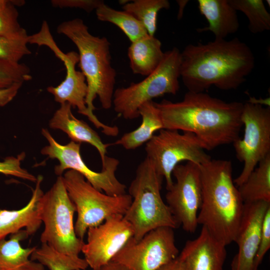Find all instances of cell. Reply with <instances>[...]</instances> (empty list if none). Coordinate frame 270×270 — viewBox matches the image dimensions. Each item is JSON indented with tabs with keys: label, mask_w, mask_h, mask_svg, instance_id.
Instances as JSON below:
<instances>
[{
	"label": "cell",
	"mask_w": 270,
	"mask_h": 270,
	"mask_svg": "<svg viewBox=\"0 0 270 270\" xmlns=\"http://www.w3.org/2000/svg\"><path fill=\"white\" fill-rule=\"evenodd\" d=\"M199 166L202 202L198 224L227 246L234 241L244 208L232 179V164L211 158Z\"/></svg>",
	"instance_id": "cell-3"
},
{
	"label": "cell",
	"mask_w": 270,
	"mask_h": 270,
	"mask_svg": "<svg viewBox=\"0 0 270 270\" xmlns=\"http://www.w3.org/2000/svg\"><path fill=\"white\" fill-rule=\"evenodd\" d=\"M42 180V176L37 177L32 197L24 207L17 210L0 208V240L24 228L29 236L40 228L42 224L40 216V200L44 194L41 188Z\"/></svg>",
	"instance_id": "cell-18"
},
{
	"label": "cell",
	"mask_w": 270,
	"mask_h": 270,
	"mask_svg": "<svg viewBox=\"0 0 270 270\" xmlns=\"http://www.w3.org/2000/svg\"><path fill=\"white\" fill-rule=\"evenodd\" d=\"M28 234L26 230L11 234L8 240H0V270H44V266L30 258L36 246L24 248L20 242Z\"/></svg>",
	"instance_id": "cell-21"
},
{
	"label": "cell",
	"mask_w": 270,
	"mask_h": 270,
	"mask_svg": "<svg viewBox=\"0 0 270 270\" xmlns=\"http://www.w3.org/2000/svg\"><path fill=\"white\" fill-rule=\"evenodd\" d=\"M238 188L244 204L270 202V154L259 162Z\"/></svg>",
	"instance_id": "cell-24"
},
{
	"label": "cell",
	"mask_w": 270,
	"mask_h": 270,
	"mask_svg": "<svg viewBox=\"0 0 270 270\" xmlns=\"http://www.w3.org/2000/svg\"><path fill=\"white\" fill-rule=\"evenodd\" d=\"M226 246L202 226L199 236L186 242L178 258L186 270H222Z\"/></svg>",
	"instance_id": "cell-17"
},
{
	"label": "cell",
	"mask_w": 270,
	"mask_h": 270,
	"mask_svg": "<svg viewBox=\"0 0 270 270\" xmlns=\"http://www.w3.org/2000/svg\"><path fill=\"white\" fill-rule=\"evenodd\" d=\"M24 156L25 154L22 152L16 157L8 156L0 161V173L36 182L37 178L21 166V161Z\"/></svg>",
	"instance_id": "cell-32"
},
{
	"label": "cell",
	"mask_w": 270,
	"mask_h": 270,
	"mask_svg": "<svg viewBox=\"0 0 270 270\" xmlns=\"http://www.w3.org/2000/svg\"><path fill=\"white\" fill-rule=\"evenodd\" d=\"M104 2L101 0H52V5L58 8H78L90 12Z\"/></svg>",
	"instance_id": "cell-34"
},
{
	"label": "cell",
	"mask_w": 270,
	"mask_h": 270,
	"mask_svg": "<svg viewBox=\"0 0 270 270\" xmlns=\"http://www.w3.org/2000/svg\"><path fill=\"white\" fill-rule=\"evenodd\" d=\"M241 120L243 138L234 142L238 159L244 163L241 173L234 182L242 184L260 162L270 154V108L249 102L244 104Z\"/></svg>",
	"instance_id": "cell-12"
},
{
	"label": "cell",
	"mask_w": 270,
	"mask_h": 270,
	"mask_svg": "<svg viewBox=\"0 0 270 270\" xmlns=\"http://www.w3.org/2000/svg\"><path fill=\"white\" fill-rule=\"evenodd\" d=\"M200 165L192 162L179 164L172 173L176 182L166 195V204L186 232L194 233L198 226V211L202 202Z\"/></svg>",
	"instance_id": "cell-14"
},
{
	"label": "cell",
	"mask_w": 270,
	"mask_h": 270,
	"mask_svg": "<svg viewBox=\"0 0 270 270\" xmlns=\"http://www.w3.org/2000/svg\"><path fill=\"white\" fill-rule=\"evenodd\" d=\"M13 0L0 9V36H14L27 35L26 30L18 21V12Z\"/></svg>",
	"instance_id": "cell-31"
},
{
	"label": "cell",
	"mask_w": 270,
	"mask_h": 270,
	"mask_svg": "<svg viewBox=\"0 0 270 270\" xmlns=\"http://www.w3.org/2000/svg\"><path fill=\"white\" fill-rule=\"evenodd\" d=\"M42 134L48 144L41 150L40 152L59 162V164L54 168L56 176H62L65 170H74L82 174L95 188L108 195L116 196L126 194V186L116 176L120 164L118 159L106 156L102 170L95 172L90 169L83 160L80 153L81 144L71 140L66 144H61L46 128H42Z\"/></svg>",
	"instance_id": "cell-11"
},
{
	"label": "cell",
	"mask_w": 270,
	"mask_h": 270,
	"mask_svg": "<svg viewBox=\"0 0 270 270\" xmlns=\"http://www.w3.org/2000/svg\"><path fill=\"white\" fill-rule=\"evenodd\" d=\"M170 8L168 0H134L122 6V10L132 14L144 26L150 36H155L158 12Z\"/></svg>",
	"instance_id": "cell-27"
},
{
	"label": "cell",
	"mask_w": 270,
	"mask_h": 270,
	"mask_svg": "<svg viewBox=\"0 0 270 270\" xmlns=\"http://www.w3.org/2000/svg\"><path fill=\"white\" fill-rule=\"evenodd\" d=\"M40 216L44 224L40 240L55 250L78 256L84 242L76 235L74 216L76 210L69 197L62 176L42 196Z\"/></svg>",
	"instance_id": "cell-7"
},
{
	"label": "cell",
	"mask_w": 270,
	"mask_h": 270,
	"mask_svg": "<svg viewBox=\"0 0 270 270\" xmlns=\"http://www.w3.org/2000/svg\"><path fill=\"white\" fill-rule=\"evenodd\" d=\"M178 254L174 229L162 226L150 231L138 240L131 238L111 261L130 270H158Z\"/></svg>",
	"instance_id": "cell-13"
},
{
	"label": "cell",
	"mask_w": 270,
	"mask_h": 270,
	"mask_svg": "<svg viewBox=\"0 0 270 270\" xmlns=\"http://www.w3.org/2000/svg\"><path fill=\"white\" fill-rule=\"evenodd\" d=\"M163 179L146 157L137 168L128 188L132 201L124 215L132 227L136 240L160 227L174 229L180 226L162 198Z\"/></svg>",
	"instance_id": "cell-5"
},
{
	"label": "cell",
	"mask_w": 270,
	"mask_h": 270,
	"mask_svg": "<svg viewBox=\"0 0 270 270\" xmlns=\"http://www.w3.org/2000/svg\"><path fill=\"white\" fill-rule=\"evenodd\" d=\"M57 32L70 39L78 50V66L88 88L86 106L94 114V101L98 96L102 108L112 106L116 72L111 62L110 42L106 37L92 35L83 20L75 18L60 23Z\"/></svg>",
	"instance_id": "cell-4"
},
{
	"label": "cell",
	"mask_w": 270,
	"mask_h": 270,
	"mask_svg": "<svg viewBox=\"0 0 270 270\" xmlns=\"http://www.w3.org/2000/svg\"><path fill=\"white\" fill-rule=\"evenodd\" d=\"M32 78L30 68L24 64L0 60V89Z\"/></svg>",
	"instance_id": "cell-30"
},
{
	"label": "cell",
	"mask_w": 270,
	"mask_h": 270,
	"mask_svg": "<svg viewBox=\"0 0 270 270\" xmlns=\"http://www.w3.org/2000/svg\"><path fill=\"white\" fill-rule=\"evenodd\" d=\"M86 234L87 241L83 244L81 252L88 266L96 270L112 260L133 236L134 230L124 216L118 214L89 228Z\"/></svg>",
	"instance_id": "cell-15"
},
{
	"label": "cell",
	"mask_w": 270,
	"mask_h": 270,
	"mask_svg": "<svg viewBox=\"0 0 270 270\" xmlns=\"http://www.w3.org/2000/svg\"><path fill=\"white\" fill-rule=\"evenodd\" d=\"M270 202L244 204V208L234 242L238 251L232 263V270H253V263L261 236L262 222Z\"/></svg>",
	"instance_id": "cell-16"
},
{
	"label": "cell",
	"mask_w": 270,
	"mask_h": 270,
	"mask_svg": "<svg viewBox=\"0 0 270 270\" xmlns=\"http://www.w3.org/2000/svg\"><path fill=\"white\" fill-rule=\"evenodd\" d=\"M199 11L208 25L196 30L199 32H210L216 40H225L240 27L237 11L228 0H198Z\"/></svg>",
	"instance_id": "cell-20"
},
{
	"label": "cell",
	"mask_w": 270,
	"mask_h": 270,
	"mask_svg": "<svg viewBox=\"0 0 270 270\" xmlns=\"http://www.w3.org/2000/svg\"><path fill=\"white\" fill-rule=\"evenodd\" d=\"M28 44L48 47L64 64L66 70L64 79L56 86H49L47 91L52 94L54 100L62 104H69L72 108H77L80 114L85 116L98 128L109 135L113 130L112 126L105 124L88 110L86 103L88 88L84 76L77 70L76 65L79 62L78 52L71 51L64 53L56 43L46 22L44 21L37 33L28 36Z\"/></svg>",
	"instance_id": "cell-9"
},
{
	"label": "cell",
	"mask_w": 270,
	"mask_h": 270,
	"mask_svg": "<svg viewBox=\"0 0 270 270\" xmlns=\"http://www.w3.org/2000/svg\"><path fill=\"white\" fill-rule=\"evenodd\" d=\"M142 123L136 129L124 134L112 144L126 150L136 149L148 142L155 132L164 128L160 112L153 100L142 104L138 110Z\"/></svg>",
	"instance_id": "cell-23"
},
{
	"label": "cell",
	"mask_w": 270,
	"mask_h": 270,
	"mask_svg": "<svg viewBox=\"0 0 270 270\" xmlns=\"http://www.w3.org/2000/svg\"><path fill=\"white\" fill-rule=\"evenodd\" d=\"M28 35L0 36V60L19 63L24 56L31 54L28 46Z\"/></svg>",
	"instance_id": "cell-29"
},
{
	"label": "cell",
	"mask_w": 270,
	"mask_h": 270,
	"mask_svg": "<svg viewBox=\"0 0 270 270\" xmlns=\"http://www.w3.org/2000/svg\"><path fill=\"white\" fill-rule=\"evenodd\" d=\"M23 83H16L12 86L0 89V107L10 103L16 96Z\"/></svg>",
	"instance_id": "cell-35"
},
{
	"label": "cell",
	"mask_w": 270,
	"mask_h": 270,
	"mask_svg": "<svg viewBox=\"0 0 270 270\" xmlns=\"http://www.w3.org/2000/svg\"><path fill=\"white\" fill-rule=\"evenodd\" d=\"M158 270H186L177 257L176 259L163 266Z\"/></svg>",
	"instance_id": "cell-36"
},
{
	"label": "cell",
	"mask_w": 270,
	"mask_h": 270,
	"mask_svg": "<svg viewBox=\"0 0 270 270\" xmlns=\"http://www.w3.org/2000/svg\"><path fill=\"white\" fill-rule=\"evenodd\" d=\"M68 103L60 104L49 122L50 128L66 133L72 141L88 143L94 146L100 156L102 166L105 164L108 148L112 144H104L98 134L87 123L78 119L72 114Z\"/></svg>",
	"instance_id": "cell-19"
},
{
	"label": "cell",
	"mask_w": 270,
	"mask_h": 270,
	"mask_svg": "<svg viewBox=\"0 0 270 270\" xmlns=\"http://www.w3.org/2000/svg\"><path fill=\"white\" fill-rule=\"evenodd\" d=\"M8 2V0H0V9L4 8Z\"/></svg>",
	"instance_id": "cell-38"
},
{
	"label": "cell",
	"mask_w": 270,
	"mask_h": 270,
	"mask_svg": "<svg viewBox=\"0 0 270 270\" xmlns=\"http://www.w3.org/2000/svg\"><path fill=\"white\" fill-rule=\"evenodd\" d=\"M180 64L181 52L177 48L164 52L158 68L144 79L114 90V111L125 120L136 119L144 103L166 94L176 95L180 89Z\"/></svg>",
	"instance_id": "cell-6"
},
{
	"label": "cell",
	"mask_w": 270,
	"mask_h": 270,
	"mask_svg": "<svg viewBox=\"0 0 270 270\" xmlns=\"http://www.w3.org/2000/svg\"><path fill=\"white\" fill-rule=\"evenodd\" d=\"M164 128L194 134L206 150L233 144L240 138L244 104L226 102L204 92L188 91L182 100L155 102Z\"/></svg>",
	"instance_id": "cell-1"
},
{
	"label": "cell",
	"mask_w": 270,
	"mask_h": 270,
	"mask_svg": "<svg viewBox=\"0 0 270 270\" xmlns=\"http://www.w3.org/2000/svg\"><path fill=\"white\" fill-rule=\"evenodd\" d=\"M30 258L49 270H85L88 266L84 258L61 253L46 244L36 248Z\"/></svg>",
	"instance_id": "cell-26"
},
{
	"label": "cell",
	"mask_w": 270,
	"mask_h": 270,
	"mask_svg": "<svg viewBox=\"0 0 270 270\" xmlns=\"http://www.w3.org/2000/svg\"><path fill=\"white\" fill-rule=\"evenodd\" d=\"M130 66L134 74L148 76L162 62L164 52L161 42L148 34L131 42L128 50Z\"/></svg>",
	"instance_id": "cell-22"
},
{
	"label": "cell",
	"mask_w": 270,
	"mask_h": 270,
	"mask_svg": "<svg viewBox=\"0 0 270 270\" xmlns=\"http://www.w3.org/2000/svg\"><path fill=\"white\" fill-rule=\"evenodd\" d=\"M270 248V208L267 210L262 222L260 242L253 263V270H258V266Z\"/></svg>",
	"instance_id": "cell-33"
},
{
	"label": "cell",
	"mask_w": 270,
	"mask_h": 270,
	"mask_svg": "<svg viewBox=\"0 0 270 270\" xmlns=\"http://www.w3.org/2000/svg\"><path fill=\"white\" fill-rule=\"evenodd\" d=\"M95 11L96 18L99 20L110 22L116 26L130 42L148 34L144 26L132 14L124 10H115L104 2Z\"/></svg>",
	"instance_id": "cell-25"
},
{
	"label": "cell",
	"mask_w": 270,
	"mask_h": 270,
	"mask_svg": "<svg viewBox=\"0 0 270 270\" xmlns=\"http://www.w3.org/2000/svg\"><path fill=\"white\" fill-rule=\"evenodd\" d=\"M236 10L242 12L248 21V28L254 34L270 30V14L262 0H228Z\"/></svg>",
	"instance_id": "cell-28"
},
{
	"label": "cell",
	"mask_w": 270,
	"mask_h": 270,
	"mask_svg": "<svg viewBox=\"0 0 270 270\" xmlns=\"http://www.w3.org/2000/svg\"><path fill=\"white\" fill-rule=\"evenodd\" d=\"M146 158L164 178L166 188L172 185L174 168L182 161L200 165L211 159L201 142L193 134L163 128L146 143Z\"/></svg>",
	"instance_id": "cell-10"
},
{
	"label": "cell",
	"mask_w": 270,
	"mask_h": 270,
	"mask_svg": "<svg viewBox=\"0 0 270 270\" xmlns=\"http://www.w3.org/2000/svg\"><path fill=\"white\" fill-rule=\"evenodd\" d=\"M255 64L251 48L238 38L187 45L181 52L180 77L188 91L204 92L214 86L236 90L244 83Z\"/></svg>",
	"instance_id": "cell-2"
},
{
	"label": "cell",
	"mask_w": 270,
	"mask_h": 270,
	"mask_svg": "<svg viewBox=\"0 0 270 270\" xmlns=\"http://www.w3.org/2000/svg\"><path fill=\"white\" fill-rule=\"evenodd\" d=\"M62 176L77 212L75 232L82 240L89 228L100 224L112 216H124L132 202L129 194L112 196L104 194L75 170H67Z\"/></svg>",
	"instance_id": "cell-8"
},
{
	"label": "cell",
	"mask_w": 270,
	"mask_h": 270,
	"mask_svg": "<svg viewBox=\"0 0 270 270\" xmlns=\"http://www.w3.org/2000/svg\"><path fill=\"white\" fill-rule=\"evenodd\" d=\"M92 270H130L128 268L125 266L112 262L110 261L108 264L100 266V268Z\"/></svg>",
	"instance_id": "cell-37"
}]
</instances>
